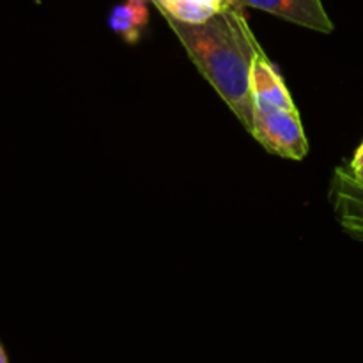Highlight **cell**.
<instances>
[{
    "instance_id": "1",
    "label": "cell",
    "mask_w": 363,
    "mask_h": 363,
    "mask_svg": "<svg viewBox=\"0 0 363 363\" xmlns=\"http://www.w3.org/2000/svg\"><path fill=\"white\" fill-rule=\"evenodd\" d=\"M243 9L229 4L199 23L165 16L186 55L250 133L254 101L250 71L257 45Z\"/></svg>"
},
{
    "instance_id": "2",
    "label": "cell",
    "mask_w": 363,
    "mask_h": 363,
    "mask_svg": "<svg viewBox=\"0 0 363 363\" xmlns=\"http://www.w3.org/2000/svg\"><path fill=\"white\" fill-rule=\"evenodd\" d=\"M250 135L272 155L287 160H303L308 155L298 108H275L254 101Z\"/></svg>"
},
{
    "instance_id": "3",
    "label": "cell",
    "mask_w": 363,
    "mask_h": 363,
    "mask_svg": "<svg viewBox=\"0 0 363 363\" xmlns=\"http://www.w3.org/2000/svg\"><path fill=\"white\" fill-rule=\"evenodd\" d=\"M240 9L264 11L293 25L311 28V30L330 34L333 32V21L326 13L323 0H230Z\"/></svg>"
},
{
    "instance_id": "4",
    "label": "cell",
    "mask_w": 363,
    "mask_h": 363,
    "mask_svg": "<svg viewBox=\"0 0 363 363\" xmlns=\"http://www.w3.org/2000/svg\"><path fill=\"white\" fill-rule=\"evenodd\" d=\"M330 194L339 225L353 240L363 243V183L347 167H337Z\"/></svg>"
},
{
    "instance_id": "5",
    "label": "cell",
    "mask_w": 363,
    "mask_h": 363,
    "mask_svg": "<svg viewBox=\"0 0 363 363\" xmlns=\"http://www.w3.org/2000/svg\"><path fill=\"white\" fill-rule=\"evenodd\" d=\"M250 89L252 101L275 106V108H296V103L287 89L286 82L280 77L272 60L268 59L259 41L255 45L254 60H252Z\"/></svg>"
},
{
    "instance_id": "6",
    "label": "cell",
    "mask_w": 363,
    "mask_h": 363,
    "mask_svg": "<svg viewBox=\"0 0 363 363\" xmlns=\"http://www.w3.org/2000/svg\"><path fill=\"white\" fill-rule=\"evenodd\" d=\"M147 21V0H126L121 6L113 7L108 16L110 28L130 45H135L140 39Z\"/></svg>"
},
{
    "instance_id": "7",
    "label": "cell",
    "mask_w": 363,
    "mask_h": 363,
    "mask_svg": "<svg viewBox=\"0 0 363 363\" xmlns=\"http://www.w3.org/2000/svg\"><path fill=\"white\" fill-rule=\"evenodd\" d=\"M347 169H350V172L353 174L360 183H363V142L360 144V147L357 149V152H354L353 160H351Z\"/></svg>"
},
{
    "instance_id": "8",
    "label": "cell",
    "mask_w": 363,
    "mask_h": 363,
    "mask_svg": "<svg viewBox=\"0 0 363 363\" xmlns=\"http://www.w3.org/2000/svg\"><path fill=\"white\" fill-rule=\"evenodd\" d=\"M0 363H9L7 362V354H6V351H4L2 344H0Z\"/></svg>"
}]
</instances>
